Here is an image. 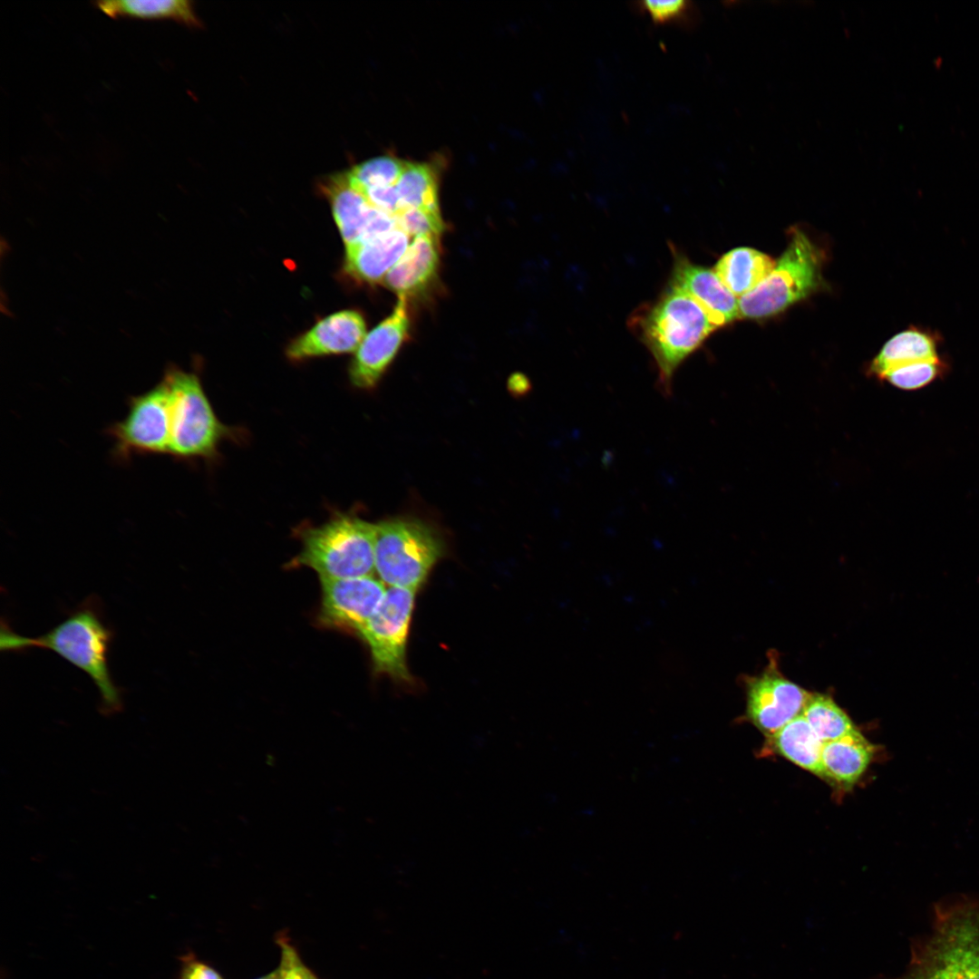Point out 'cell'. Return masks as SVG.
<instances>
[{
    "label": "cell",
    "instance_id": "obj_24",
    "mask_svg": "<svg viewBox=\"0 0 979 979\" xmlns=\"http://www.w3.org/2000/svg\"><path fill=\"white\" fill-rule=\"evenodd\" d=\"M801 714L823 743L857 730L848 715L827 694L811 693Z\"/></svg>",
    "mask_w": 979,
    "mask_h": 979
},
{
    "label": "cell",
    "instance_id": "obj_7",
    "mask_svg": "<svg viewBox=\"0 0 979 979\" xmlns=\"http://www.w3.org/2000/svg\"><path fill=\"white\" fill-rule=\"evenodd\" d=\"M162 381L170 405L169 454L179 460L213 458L228 429L216 416L199 376L172 365Z\"/></svg>",
    "mask_w": 979,
    "mask_h": 979
},
{
    "label": "cell",
    "instance_id": "obj_4",
    "mask_svg": "<svg viewBox=\"0 0 979 979\" xmlns=\"http://www.w3.org/2000/svg\"><path fill=\"white\" fill-rule=\"evenodd\" d=\"M295 566L312 568L319 577L352 578L374 573L375 524L348 514L303 528Z\"/></svg>",
    "mask_w": 979,
    "mask_h": 979
},
{
    "label": "cell",
    "instance_id": "obj_25",
    "mask_svg": "<svg viewBox=\"0 0 979 979\" xmlns=\"http://www.w3.org/2000/svg\"><path fill=\"white\" fill-rule=\"evenodd\" d=\"M408 161L395 157L379 156L354 166L347 170L351 184L358 190L396 185Z\"/></svg>",
    "mask_w": 979,
    "mask_h": 979
},
{
    "label": "cell",
    "instance_id": "obj_17",
    "mask_svg": "<svg viewBox=\"0 0 979 979\" xmlns=\"http://www.w3.org/2000/svg\"><path fill=\"white\" fill-rule=\"evenodd\" d=\"M409 237L397 227L370 242L345 247V274L358 283L383 282L408 248Z\"/></svg>",
    "mask_w": 979,
    "mask_h": 979
},
{
    "label": "cell",
    "instance_id": "obj_16",
    "mask_svg": "<svg viewBox=\"0 0 979 979\" xmlns=\"http://www.w3.org/2000/svg\"><path fill=\"white\" fill-rule=\"evenodd\" d=\"M440 237L422 235L414 237L403 256L383 280L384 286L405 300L427 294L438 277Z\"/></svg>",
    "mask_w": 979,
    "mask_h": 979
},
{
    "label": "cell",
    "instance_id": "obj_31",
    "mask_svg": "<svg viewBox=\"0 0 979 979\" xmlns=\"http://www.w3.org/2000/svg\"><path fill=\"white\" fill-rule=\"evenodd\" d=\"M374 208L391 215H397L402 208L396 185L359 190Z\"/></svg>",
    "mask_w": 979,
    "mask_h": 979
},
{
    "label": "cell",
    "instance_id": "obj_22",
    "mask_svg": "<svg viewBox=\"0 0 979 979\" xmlns=\"http://www.w3.org/2000/svg\"><path fill=\"white\" fill-rule=\"evenodd\" d=\"M94 5L114 18L172 19L188 26H201L192 2L188 0H112Z\"/></svg>",
    "mask_w": 979,
    "mask_h": 979
},
{
    "label": "cell",
    "instance_id": "obj_3",
    "mask_svg": "<svg viewBox=\"0 0 979 979\" xmlns=\"http://www.w3.org/2000/svg\"><path fill=\"white\" fill-rule=\"evenodd\" d=\"M902 979H979V898L956 896L936 906L932 932Z\"/></svg>",
    "mask_w": 979,
    "mask_h": 979
},
{
    "label": "cell",
    "instance_id": "obj_13",
    "mask_svg": "<svg viewBox=\"0 0 979 979\" xmlns=\"http://www.w3.org/2000/svg\"><path fill=\"white\" fill-rule=\"evenodd\" d=\"M407 300L399 297L393 313L376 325L361 343L349 367L350 381L357 388L374 387L410 334Z\"/></svg>",
    "mask_w": 979,
    "mask_h": 979
},
{
    "label": "cell",
    "instance_id": "obj_30",
    "mask_svg": "<svg viewBox=\"0 0 979 979\" xmlns=\"http://www.w3.org/2000/svg\"><path fill=\"white\" fill-rule=\"evenodd\" d=\"M178 979H225L209 964L199 959L194 953L187 952L179 957Z\"/></svg>",
    "mask_w": 979,
    "mask_h": 979
},
{
    "label": "cell",
    "instance_id": "obj_27",
    "mask_svg": "<svg viewBox=\"0 0 979 979\" xmlns=\"http://www.w3.org/2000/svg\"><path fill=\"white\" fill-rule=\"evenodd\" d=\"M942 369L941 362H916L894 368L881 376L903 390H916L931 383Z\"/></svg>",
    "mask_w": 979,
    "mask_h": 979
},
{
    "label": "cell",
    "instance_id": "obj_26",
    "mask_svg": "<svg viewBox=\"0 0 979 979\" xmlns=\"http://www.w3.org/2000/svg\"><path fill=\"white\" fill-rule=\"evenodd\" d=\"M637 5L654 24H677L690 27L697 21L696 7L691 1H641Z\"/></svg>",
    "mask_w": 979,
    "mask_h": 979
},
{
    "label": "cell",
    "instance_id": "obj_15",
    "mask_svg": "<svg viewBox=\"0 0 979 979\" xmlns=\"http://www.w3.org/2000/svg\"><path fill=\"white\" fill-rule=\"evenodd\" d=\"M671 285L692 297L717 327L740 318L739 298L722 283L713 270L693 264L674 252Z\"/></svg>",
    "mask_w": 979,
    "mask_h": 979
},
{
    "label": "cell",
    "instance_id": "obj_10",
    "mask_svg": "<svg viewBox=\"0 0 979 979\" xmlns=\"http://www.w3.org/2000/svg\"><path fill=\"white\" fill-rule=\"evenodd\" d=\"M745 684L746 717L768 737L800 715L811 694L787 679L775 658L761 674L747 677Z\"/></svg>",
    "mask_w": 979,
    "mask_h": 979
},
{
    "label": "cell",
    "instance_id": "obj_5",
    "mask_svg": "<svg viewBox=\"0 0 979 979\" xmlns=\"http://www.w3.org/2000/svg\"><path fill=\"white\" fill-rule=\"evenodd\" d=\"M443 554V543L426 523L392 519L375 524L374 571L388 587L416 591Z\"/></svg>",
    "mask_w": 979,
    "mask_h": 979
},
{
    "label": "cell",
    "instance_id": "obj_21",
    "mask_svg": "<svg viewBox=\"0 0 979 979\" xmlns=\"http://www.w3.org/2000/svg\"><path fill=\"white\" fill-rule=\"evenodd\" d=\"M939 362L934 339L910 329L894 335L872 361L870 373L881 378L887 372L916 362Z\"/></svg>",
    "mask_w": 979,
    "mask_h": 979
},
{
    "label": "cell",
    "instance_id": "obj_29",
    "mask_svg": "<svg viewBox=\"0 0 979 979\" xmlns=\"http://www.w3.org/2000/svg\"><path fill=\"white\" fill-rule=\"evenodd\" d=\"M276 943L280 949V963L277 966L280 979H320L305 964L297 949L283 932L276 935Z\"/></svg>",
    "mask_w": 979,
    "mask_h": 979
},
{
    "label": "cell",
    "instance_id": "obj_6",
    "mask_svg": "<svg viewBox=\"0 0 979 979\" xmlns=\"http://www.w3.org/2000/svg\"><path fill=\"white\" fill-rule=\"evenodd\" d=\"M790 241L771 273L739 298L740 318L761 319L807 297L821 284V254L808 236L791 228Z\"/></svg>",
    "mask_w": 979,
    "mask_h": 979
},
{
    "label": "cell",
    "instance_id": "obj_14",
    "mask_svg": "<svg viewBox=\"0 0 979 979\" xmlns=\"http://www.w3.org/2000/svg\"><path fill=\"white\" fill-rule=\"evenodd\" d=\"M365 333L366 324L361 313L339 311L318 321L310 330L294 339L286 354L292 361H301L351 353L358 349Z\"/></svg>",
    "mask_w": 979,
    "mask_h": 979
},
{
    "label": "cell",
    "instance_id": "obj_8",
    "mask_svg": "<svg viewBox=\"0 0 979 979\" xmlns=\"http://www.w3.org/2000/svg\"><path fill=\"white\" fill-rule=\"evenodd\" d=\"M127 405L126 416L105 431L113 440L112 457L125 462L134 455L169 454L170 405L164 382L131 396Z\"/></svg>",
    "mask_w": 979,
    "mask_h": 979
},
{
    "label": "cell",
    "instance_id": "obj_20",
    "mask_svg": "<svg viewBox=\"0 0 979 979\" xmlns=\"http://www.w3.org/2000/svg\"><path fill=\"white\" fill-rule=\"evenodd\" d=\"M769 739L779 754L822 778L823 742L802 714L788 722Z\"/></svg>",
    "mask_w": 979,
    "mask_h": 979
},
{
    "label": "cell",
    "instance_id": "obj_32",
    "mask_svg": "<svg viewBox=\"0 0 979 979\" xmlns=\"http://www.w3.org/2000/svg\"><path fill=\"white\" fill-rule=\"evenodd\" d=\"M256 979H280L279 971L276 968V970Z\"/></svg>",
    "mask_w": 979,
    "mask_h": 979
},
{
    "label": "cell",
    "instance_id": "obj_9",
    "mask_svg": "<svg viewBox=\"0 0 979 979\" xmlns=\"http://www.w3.org/2000/svg\"><path fill=\"white\" fill-rule=\"evenodd\" d=\"M416 591L390 586L376 612L358 634L368 645L377 674L411 683L407 640Z\"/></svg>",
    "mask_w": 979,
    "mask_h": 979
},
{
    "label": "cell",
    "instance_id": "obj_23",
    "mask_svg": "<svg viewBox=\"0 0 979 979\" xmlns=\"http://www.w3.org/2000/svg\"><path fill=\"white\" fill-rule=\"evenodd\" d=\"M438 174L428 163L407 162L396 184L401 208H419L441 213L438 197Z\"/></svg>",
    "mask_w": 979,
    "mask_h": 979
},
{
    "label": "cell",
    "instance_id": "obj_28",
    "mask_svg": "<svg viewBox=\"0 0 979 979\" xmlns=\"http://www.w3.org/2000/svg\"><path fill=\"white\" fill-rule=\"evenodd\" d=\"M398 227L409 236L432 235L441 237L444 223L441 213L419 208H406L395 215Z\"/></svg>",
    "mask_w": 979,
    "mask_h": 979
},
{
    "label": "cell",
    "instance_id": "obj_11",
    "mask_svg": "<svg viewBox=\"0 0 979 979\" xmlns=\"http://www.w3.org/2000/svg\"><path fill=\"white\" fill-rule=\"evenodd\" d=\"M319 578L322 588L319 624L357 635L378 609L387 589L373 576Z\"/></svg>",
    "mask_w": 979,
    "mask_h": 979
},
{
    "label": "cell",
    "instance_id": "obj_18",
    "mask_svg": "<svg viewBox=\"0 0 979 979\" xmlns=\"http://www.w3.org/2000/svg\"><path fill=\"white\" fill-rule=\"evenodd\" d=\"M877 753L878 748L858 730L825 742L821 752L822 778L843 788H850L866 772Z\"/></svg>",
    "mask_w": 979,
    "mask_h": 979
},
{
    "label": "cell",
    "instance_id": "obj_2",
    "mask_svg": "<svg viewBox=\"0 0 979 979\" xmlns=\"http://www.w3.org/2000/svg\"><path fill=\"white\" fill-rule=\"evenodd\" d=\"M111 637L112 633L99 611L93 605L85 603L62 623L36 637L17 635L3 624L0 649L20 652L42 648L56 653L90 676L100 693L101 712L112 715L122 710V701L108 665Z\"/></svg>",
    "mask_w": 979,
    "mask_h": 979
},
{
    "label": "cell",
    "instance_id": "obj_1",
    "mask_svg": "<svg viewBox=\"0 0 979 979\" xmlns=\"http://www.w3.org/2000/svg\"><path fill=\"white\" fill-rule=\"evenodd\" d=\"M629 326L653 356L657 385L665 397L673 393L679 366L717 329L692 297L671 284L656 300L632 314Z\"/></svg>",
    "mask_w": 979,
    "mask_h": 979
},
{
    "label": "cell",
    "instance_id": "obj_12",
    "mask_svg": "<svg viewBox=\"0 0 979 979\" xmlns=\"http://www.w3.org/2000/svg\"><path fill=\"white\" fill-rule=\"evenodd\" d=\"M345 247L370 242L398 227L395 216L373 207L350 182L346 171L321 183Z\"/></svg>",
    "mask_w": 979,
    "mask_h": 979
},
{
    "label": "cell",
    "instance_id": "obj_19",
    "mask_svg": "<svg viewBox=\"0 0 979 979\" xmlns=\"http://www.w3.org/2000/svg\"><path fill=\"white\" fill-rule=\"evenodd\" d=\"M775 264L765 253L751 247H737L724 254L713 271L728 290L740 298L757 287Z\"/></svg>",
    "mask_w": 979,
    "mask_h": 979
}]
</instances>
